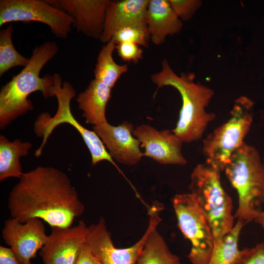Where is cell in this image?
I'll list each match as a JSON object with an SVG mask.
<instances>
[{
    "instance_id": "1",
    "label": "cell",
    "mask_w": 264,
    "mask_h": 264,
    "mask_svg": "<svg viewBox=\"0 0 264 264\" xmlns=\"http://www.w3.org/2000/svg\"><path fill=\"white\" fill-rule=\"evenodd\" d=\"M8 207L11 218L21 223L37 218L51 227L71 226L85 210L67 175L48 166L23 173L10 192Z\"/></svg>"
},
{
    "instance_id": "14",
    "label": "cell",
    "mask_w": 264,
    "mask_h": 264,
    "mask_svg": "<svg viewBox=\"0 0 264 264\" xmlns=\"http://www.w3.org/2000/svg\"><path fill=\"white\" fill-rule=\"evenodd\" d=\"M73 20V27L78 32L100 39L103 34L107 9L110 0H46Z\"/></svg>"
},
{
    "instance_id": "5",
    "label": "cell",
    "mask_w": 264,
    "mask_h": 264,
    "mask_svg": "<svg viewBox=\"0 0 264 264\" xmlns=\"http://www.w3.org/2000/svg\"><path fill=\"white\" fill-rule=\"evenodd\" d=\"M221 172L209 164H198L193 169L189 188L211 226L215 243L234 226L231 197L223 188Z\"/></svg>"
},
{
    "instance_id": "31",
    "label": "cell",
    "mask_w": 264,
    "mask_h": 264,
    "mask_svg": "<svg viewBox=\"0 0 264 264\" xmlns=\"http://www.w3.org/2000/svg\"><path fill=\"white\" fill-rule=\"evenodd\" d=\"M97 264H102L98 260Z\"/></svg>"
},
{
    "instance_id": "28",
    "label": "cell",
    "mask_w": 264,
    "mask_h": 264,
    "mask_svg": "<svg viewBox=\"0 0 264 264\" xmlns=\"http://www.w3.org/2000/svg\"><path fill=\"white\" fill-rule=\"evenodd\" d=\"M98 259L86 243L83 246L75 264H97Z\"/></svg>"
},
{
    "instance_id": "19",
    "label": "cell",
    "mask_w": 264,
    "mask_h": 264,
    "mask_svg": "<svg viewBox=\"0 0 264 264\" xmlns=\"http://www.w3.org/2000/svg\"><path fill=\"white\" fill-rule=\"evenodd\" d=\"M29 142L16 139L10 141L3 135L0 136V181L8 177L20 178L23 173L20 162L21 157L26 156L32 148Z\"/></svg>"
},
{
    "instance_id": "27",
    "label": "cell",
    "mask_w": 264,
    "mask_h": 264,
    "mask_svg": "<svg viewBox=\"0 0 264 264\" xmlns=\"http://www.w3.org/2000/svg\"><path fill=\"white\" fill-rule=\"evenodd\" d=\"M235 264H264V242L244 248L242 255Z\"/></svg>"
},
{
    "instance_id": "4",
    "label": "cell",
    "mask_w": 264,
    "mask_h": 264,
    "mask_svg": "<svg viewBox=\"0 0 264 264\" xmlns=\"http://www.w3.org/2000/svg\"><path fill=\"white\" fill-rule=\"evenodd\" d=\"M223 172L238 193L235 218L245 224L254 221L264 203V165L259 152L244 142Z\"/></svg>"
},
{
    "instance_id": "8",
    "label": "cell",
    "mask_w": 264,
    "mask_h": 264,
    "mask_svg": "<svg viewBox=\"0 0 264 264\" xmlns=\"http://www.w3.org/2000/svg\"><path fill=\"white\" fill-rule=\"evenodd\" d=\"M172 203L178 226L192 244L188 259L193 264H208L215 241L206 217L190 193L176 195Z\"/></svg>"
},
{
    "instance_id": "7",
    "label": "cell",
    "mask_w": 264,
    "mask_h": 264,
    "mask_svg": "<svg viewBox=\"0 0 264 264\" xmlns=\"http://www.w3.org/2000/svg\"><path fill=\"white\" fill-rule=\"evenodd\" d=\"M254 102L246 96L236 99L230 117L202 142L205 162L223 172L232 154L244 142L253 122Z\"/></svg>"
},
{
    "instance_id": "21",
    "label": "cell",
    "mask_w": 264,
    "mask_h": 264,
    "mask_svg": "<svg viewBox=\"0 0 264 264\" xmlns=\"http://www.w3.org/2000/svg\"><path fill=\"white\" fill-rule=\"evenodd\" d=\"M136 264H180V262L155 228L150 233Z\"/></svg>"
},
{
    "instance_id": "11",
    "label": "cell",
    "mask_w": 264,
    "mask_h": 264,
    "mask_svg": "<svg viewBox=\"0 0 264 264\" xmlns=\"http://www.w3.org/2000/svg\"><path fill=\"white\" fill-rule=\"evenodd\" d=\"M2 236L20 264H31L37 251L45 244L47 235L41 220L33 218L24 223L11 218L5 221Z\"/></svg>"
},
{
    "instance_id": "3",
    "label": "cell",
    "mask_w": 264,
    "mask_h": 264,
    "mask_svg": "<svg viewBox=\"0 0 264 264\" xmlns=\"http://www.w3.org/2000/svg\"><path fill=\"white\" fill-rule=\"evenodd\" d=\"M55 42L47 41L33 50L27 65L3 86L0 91V128L4 129L18 117L33 109L28 97L41 91L45 98L52 97L51 88L54 83L53 75L40 72L45 64L58 53Z\"/></svg>"
},
{
    "instance_id": "2",
    "label": "cell",
    "mask_w": 264,
    "mask_h": 264,
    "mask_svg": "<svg viewBox=\"0 0 264 264\" xmlns=\"http://www.w3.org/2000/svg\"><path fill=\"white\" fill-rule=\"evenodd\" d=\"M194 72L177 75L166 60L162 62L161 69L151 76L152 82L157 86V90L170 86L180 94L182 107L176 126L172 131L183 143L199 140L209 124L216 117L215 113L205 110L214 94V90L196 82Z\"/></svg>"
},
{
    "instance_id": "9",
    "label": "cell",
    "mask_w": 264,
    "mask_h": 264,
    "mask_svg": "<svg viewBox=\"0 0 264 264\" xmlns=\"http://www.w3.org/2000/svg\"><path fill=\"white\" fill-rule=\"evenodd\" d=\"M162 205L154 203L149 210V221L144 235L136 243L125 248L115 247L104 219L88 227L86 243L102 264H136L139 256L151 232L161 221Z\"/></svg>"
},
{
    "instance_id": "30",
    "label": "cell",
    "mask_w": 264,
    "mask_h": 264,
    "mask_svg": "<svg viewBox=\"0 0 264 264\" xmlns=\"http://www.w3.org/2000/svg\"><path fill=\"white\" fill-rule=\"evenodd\" d=\"M263 161L264 165V156L263 158ZM254 221L260 225L264 230V211L260 210Z\"/></svg>"
},
{
    "instance_id": "16",
    "label": "cell",
    "mask_w": 264,
    "mask_h": 264,
    "mask_svg": "<svg viewBox=\"0 0 264 264\" xmlns=\"http://www.w3.org/2000/svg\"><path fill=\"white\" fill-rule=\"evenodd\" d=\"M150 0L111 1L106 11L100 42L107 44L120 29L136 26L147 29L146 14Z\"/></svg>"
},
{
    "instance_id": "22",
    "label": "cell",
    "mask_w": 264,
    "mask_h": 264,
    "mask_svg": "<svg viewBox=\"0 0 264 264\" xmlns=\"http://www.w3.org/2000/svg\"><path fill=\"white\" fill-rule=\"evenodd\" d=\"M245 223L237 220L231 230L215 243L208 264H235L243 253L239 248V237Z\"/></svg>"
},
{
    "instance_id": "18",
    "label": "cell",
    "mask_w": 264,
    "mask_h": 264,
    "mask_svg": "<svg viewBox=\"0 0 264 264\" xmlns=\"http://www.w3.org/2000/svg\"><path fill=\"white\" fill-rule=\"evenodd\" d=\"M108 86L94 79L77 97L78 108L82 110L86 123L98 126L108 122L106 117L107 105L111 97Z\"/></svg>"
},
{
    "instance_id": "6",
    "label": "cell",
    "mask_w": 264,
    "mask_h": 264,
    "mask_svg": "<svg viewBox=\"0 0 264 264\" xmlns=\"http://www.w3.org/2000/svg\"><path fill=\"white\" fill-rule=\"evenodd\" d=\"M54 83L51 88L52 97H56L58 108L53 116L48 112L40 114L34 124L33 130L36 135L43 140L35 155L40 156L46 142L54 129L59 125L68 123L74 127L81 135L89 150L91 157V165L107 160L117 166L112 158L98 135L93 131L89 130L82 126L73 116L70 107L72 99L76 92L73 86L67 81L62 82L60 74H53Z\"/></svg>"
},
{
    "instance_id": "17",
    "label": "cell",
    "mask_w": 264,
    "mask_h": 264,
    "mask_svg": "<svg viewBox=\"0 0 264 264\" xmlns=\"http://www.w3.org/2000/svg\"><path fill=\"white\" fill-rule=\"evenodd\" d=\"M146 22L152 42L156 45L163 44L168 36L179 33L183 27L169 0H150Z\"/></svg>"
},
{
    "instance_id": "26",
    "label": "cell",
    "mask_w": 264,
    "mask_h": 264,
    "mask_svg": "<svg viewBox=\"0 0 264 264\" xmlns=\"http://www.w3.org/2000/svg\"><path fill=\"white\" fill-rule=\"evenodd\" d=\"M115 49L119 56L124 61L136 63L143 57V50L135 43H119L116 44Z\"/></svg>"
},
{
    "instance_id": "25",
    "label": "cell",
    "mask_w": 264,
    "mask_h": 264,
    "mask_svg": "<svg viewBox=\"0 0 264 264\" xmlns=\"http://www.w3.org/2000/svg\"><path fill=\"white\" fill-rule=\"evenodd\" d=\"M176 16L182 21H189L202 5L199 0H169Z\"/></svg>"
},
{
    "instance_id": "10",
    "label": "cell",
    "mask_w": 264,
    "mask_h": 264,
    "mask_svg": "<svg viewBox=\"0 0 264 264\" xmlns=\"http://www.w3.org/2000/svg\"><path fill=\"white\" fill-rule=\"evenodd\" d=\"M13 22H42L62 39L68 37L73 23L69 15L46 0H0V27Z\"/></svg>"
},
{
    "instance_id": "29",
    "label": "cell",
    "mask_w": 264,
    "mask_h": 264,
    "mask_svg": "<svg viewBox=\"0 0 264 264\" xmlns=\"http://www.w3.org/2000/svg\"><path fill=\"white\" fill-rule=\"evenodd\" d=\"M0 264H20L10 248L0 246Z\"/></svg>"
},
{
    "instance_id": "12",
    "label": "cell",
    "mask_w": 264,
    "mask_h": 264,
    "mask_svg": "<svg viewBox=\"0 0 264 264\" xmlns=\"http://www.w3.org/2000/svg\"><path fill=\"white\" fill-rule=\"evenodd\" d=\"M88 229L82 220L74 226L51 227L39 252L44 264H75L86 242Z\"/></svg>"
},
{
    "instance_id": "24",
    "label": "cell",
    "mask_w": 264,
    "mask_h": 264,
    "mask_svg": "<svg viewBox=\"0 0 264 264\" xmlns=\"http://www.w3.org/2000/svg\"><path fill=\"white\" fill-rule=\"evenodd\" d=\"M112 39L116 44L126 42L148 47L150 37L147 29L136 26H129L118 30Z\"/></svg>"
},
{
    "instance_id": "13",
    "label": "cell",
    "mask_w": 264,
    "mask_h": 264,
    "mask_svg": "<svg viewBox=\"0 0 264 264\" xmlns=\"http://www.w3.org/2000/svg\"><path fill=\"white\" fill-rule=\"evenodd\" d=\"M133 135L145 149L143 156L149 157L162 164H187L181 152L183 142L172 130L158 131L150 125L142 124L134 130Z\"/></svg>"
},
{
    "instance_id": "15",
    "label": "cell",
    "mask_w": 264,
    "mask_h": 264,
    "mask_svg": "<svg viewBox=\"0 0 264 264\" xmlns=\"http://www.w3.org/2000/svg\"><path fill=\"white\" fill-rule=\"evenodd\" d=\"M134 130L133 125L127 121L117 126L108 122L93 126V131L101 139L112 159L126 165H135L143 157L140 143L133 135Z\"/></svg>"
},
{
    "instance_id": "20",
    "label": "cell",
    "mask_w": 264,
    "mask_h": 264,
    "mask_svg": "<svg viewBox=\"0 0 264 264\" xmlns=\"http://www.w3.org/2000/svg\"><path fill=\"white\" fill-rule=\"evenodd\" d=\"M113 39L103 45L100 51L94 70L95 79L112 88L115 83L128 69L127 65H119L115 62L113 53L116 48Z\"/></svg>"
},
{
    "instance_id": "23",
    "label": "cell",
    "mask_w": 264,
    "mask_h": 264,
    "mask_svg": "<svg viewBox=\"0 0 264 264\" xmlns=\"http://www.w3.org/2000/svg\"><path fill=\"white\" fill-rule=\"evenodd\" d=\"M12 25L0 31V76L16 66H26L29 59L21 54L15 48L12 41Z\"/></svg>"
}]
</instances>
